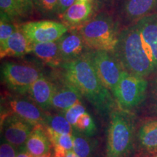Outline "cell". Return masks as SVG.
<instances>
[{"label": "cell", "mask_w": 157, "mask_h": 157, "mask_svg": "<svg viewBox=\"0 0 157 157\" xmlns=\"http://www.w3.org/2000/svg\"><path fill=\"white\" fill-rule=\"evenodd\" d=\"M58 42L63 63L77 58L90 50L77 30L67 32L58 39Z\"/></svg>", "instance_id": "cell-13"}, {"label": "cell", "mask_w": 157, "mask_h": 157, "mask_svg": "<svg viewBox=\"0 0 157 157\" xmlns=\"http://www.w3.org/2000/svg\"><path fill=\"white\" fill-rule=\"evenodd\" d=\"M108 131L106 157H125L135 140V121L128 111H113Z\"/></svg>", "instance_id": "cell-4"}, {"label": "cell", "mask_w": 157, "mask_h": 157, "mask_svg": "<svg viewBox=\"0 0 157 157\" xmlns=\"http://www.w3.org/2000/svg\"><path fill=\"white\" fill-rule=\"evenodd\" d=\"M44 126H35L24 145L25 150L33 157H37L50 151L52 143L47 132L44 130Z\"/></svg>", "instance_id": "cell-18"}, {"label": "cell", "mask_w": 157, "mask_h": 157, "mask_svg": "<svg viewBox=\"0 0 157 157\" xmlns=\"http://www.w3.org/2000/svg\"><path fill=\"white\" fill-rule=\"evenodd\" d=\"M18 26V25H17ZM32 42L19 27L7 39L5 46L0 48L1 58L6 57H22L31 52Z\"/></svg>", "instance_id": "cell-15"}, {"label": "cell", "mask_w": 157, "mask_h": 157, "mask_svg": "<svg viewBox=\"0 0 157 157\" xmlns=\"http://www.w3.org/2000/svg\"><path fill=\"white\" fill-rule=\"evenodd\" d=\"M54 157H55V156H54Z\"/></svg>", "instance_id": "cell-39"}, {"label": "cell", "mask_w": 157, "mask_h": 157, "mask_svg": "<svg viewBox=\"0 0 157 157\" xmlns=\"http://www.w3.org/2000/svg\"><path fill=\"white\" fill-rule=\"evenodd\" d=\"M31 53L52 68L59 67L63 63L59 48L58 40L55 42L32 43Z\"/></svg>", "instance_id": "cell-17"}, {"label": "cell", "mask_w": 157, "mask_h": 157, "mask_svg": "<svg viewBox=\"0 0 157 157\" xmlns=\"http://www.w3.org/2000/svg\"><path fill=\"white\" fill-rule=\"evenodd\" d=\"M95 9L91 2L76 1L65 11L60 18L68 29L76 30V29H79L83 26L94 16Z\"/></svg>", "instance_id": "cell-12"}, {"label": "cell", "mask_w": 157, "mask_h": 157, "mask_svg": "<svg viewBox=\"0 0 157 157\" xmlns=\"http://www.w3.org/2000/svg\"><path fill=\"white\" fill-rule=\"evenodd\" d=\"M34 1H35V0H33V2H34Z\"/></svg>", "instance_id": "cell-37"}, {"label": "cell", "mask_w": 157, "mask_h": 157, "mask_svg": "<svg viewBox=\"0 0 157 157\" xmlns=\"http://www.w3.org/2000/svg\"><path fill=\"white\" fill-rule=\"evenodd\" d=\"M82 95L77 88L64 80L60 87H56L51 106L66 111L76 103L82 102Z\"/></svg>", "instance_id": "cell-16"}, {"label": "cell", "mask_w": 157, "mask_h": 157, "mask_svg": "<svg viewBox=\"0 0 157 157\" xmlns=\"http://www.w3.org/2000/svg\"><path fill=\"white\" fill-rule=\"evenodd\" d=\"M2 78L7 87L21 95L28 93L31 86L43 76L42 69L30 63L5 62L1 68Z\"/></svg>", "instance_id": "cell-5"}, {"label": "cell", "mask_w": 157, "mask_h": 157, "mask_svg": "<svg viewBox=\"0 0 157 157\" xmlns=\"http://www.w3.org/2000/svg\"><path fill=\"white\" fill-rule=\"evenodd\" d=\"M86 112L85 107L84 106L82 102L76 103L75 105L71 106L65 111V117L67 119L68 122L71 124L72 127L75 125L78 119L80 117L82 113Z\"/></svg>", "instance_id": "cell-27"}, {"label": "cell", "mask_w": 157, "mask_h": 157, "mask_svg": "<svg viewBox=\"0 0 157 157\" xmlns=\"http://www.w3.org/2000/svg\"><path fill=\"white\" fill-rule=\"evenodd\" d=\"M45 129L48 132L58 135H73L74 130L65 116L60 114L48 115L44 124Z\"/></svg>", "instance_id": "cell-21"}, {"label": "cell", "mask_w": 157, "mask_h": 157, "mask_svg": "<svg viewBox=\"0 0 157 157\" xmlns=\"http://www.w3.org/2000/svg\"><path fill=\"white\" fill-rule=\"evenodd\" d=\"M59 0H35L34 5L42 16L52 17L58 15Z\"/></svg>", "instance_id": "cell-26"}, {"label": "cell", "mask_w": 157, "mask_h": 157, "mask_svg": "<svg viewBox=\"0 0 157 157\" xmlns=\"http://www.w3.org/2000/svg\"><path fill=\"white\" fill-rule=\"evenodd\" d=\"M113 52L129 73L144 77L156 71L143 48L136 23L119 32Z\"/></svg>", "instance_id": "cell-2"}, {"label": "cell", "mask_w": 157, "mask_h": 157, "mask_svg": "<svg viewBox=\"0 0 157 157\" xmlns=\"http://www.w3.org/2000/svg\"><path fill=\"white\" fill-rule=\"evenodd\" d=\"M73 127L75 132H79L87 137L95 135L96 131H97L96 125L94 122L93 117L87 111L80 116Z\"/></svg>", "instance_id": "cell-24"}, {"label": "cell", "mask_w": 157, "mask_h": 157, "mask_svg": "<svg viewBox=\"0 0 157 157\" xmlns=\"http://www.w3.org/2000/svg\"><path fill=\"white\" fill-rule=\"evenodd\" d=\"M17 151L14 146L7 141L1 143L0 146V157H16Z\"/></svg>", "instance_id": "cell-28"}, {"label": "cell", "mask_w": 157, "mask_h": 157, "mask_svg": "<svg viewBox=\"0 0 157 157\" xmlns=\"http://www.w3.org/2000/svg\"><path fill=\"white\" fill-rule=\"evenodd\" d=\"M37 157H52V153L50 151V152L47 153V154L41 155V156H37Z\"/></svg>", "instance_id": "cell-35"}, {"label": "cell", "mask_w": 157, "mask_h": 157, "mask_svg": "<svg viewBox=\"0 0 157 157\" xmlns=\"http://www.w3.org/2000/svg\"><path fill=\"white\" fill-rule=\"evenodd\" d=\"M87 52L62 64L64 80L77 88L100 115L111 114L114 111L115 101L98 76Z\"/></svg>", "instance_id": "cell-1"}, {"label": "cell", "mask_w": 157, "mask_h": 157, "mask_svg": "<svg viewBox=\"0 0 157 157\" xmlns=\"http://www.w3.org/2000/svg\"><path fill=\"white\" fill-rule=\"evenodd\" d=\"M156 157H157V156H156Z\"/></svg>", "instance_id": "cell-38"}, {"label": "cell", "mask_w": 157, "mask_h": 157, "mask_svg": "<svg viewBox=\"0 0 157 157\" xmlns=\"http://www.w3.org/2000/svg\"><path fill=\"white\" fill-rule=\"evenodd\" d=\"M0 10L13 22L27 17L29 15L17 0H0Z\"/></svg>", "instance_id": "cell-22"}, {"label": "cell", "mask_w": 157, "mask_h": 157, "mask_svg": "<svg viewBox=\"0 0 157 157\" xmlns=\"http://www.w3.org/2000/svg\"><path fill=\"white\" fill-rule=\"evenodd\" d=\"M17 25L32 43L55 42L68 31L63 23L52 20L31 21Z\"/></svg>", "instance_id": "cell-8"}, {"label": "cell", "mask_w": 157, "mask_h": 157, "mask_svg": "<svg viewBox=\"0 0 157 157\" xmlns=\"http://www.w3.org/2000/svg\"><path fill=\"white\" fill-rule=\"evenodd\" d=\"M17 24L6 15L1 14L0 17V48L5 46L7 39L17 29Z\"/></svg>", "instance_id": "cell-25"}, {"label": "cell", "mask_w": 157, "mask_h": 157, "mask_svg": "<svg viewBox=\"0 0 157 157\" xmlns=\"http://www.w3.org/2000/svg\"><path fill=\"white\" fill-rule=\"evenodd\" d=\"M112 0H93V2H91L93 4V5L95 6V7H101L102 5H108V4L111 3Z\"/></svg>", "instance_id": "cell-32"}, {"label": "cell", "mask_w": 157, "mask_h": 157, "mask_svg": "<svg viewBox=\"0 0 157 157\" xmlns=\"http://www.w3.org/2000/svg\"><path fill=\"white\" fill-rule=\"evenodd\" d=\"M148 82L144 77L124 71L113 96L121 110L129 111L138 106L146 98Z\"/></svg>", "instance_id": "cell-6"}, {"label": "cell", "mask_w": 157, "mask_h": 157, "mask_svg": "<svg viewBox=\"0 0 157 157\" xmlns=\"http://www.w3.org/2000/svg\"><path fill=\"white\" fill-rule=\"evenodd\" d=\"M78 2H93V0H76Z\"/></svg>", "instance_id": "cell-36"}, {"label": "cell", "mask_w": 157, "mask_h": 157, "mask_svg": "<svg viewBox=\"0 0 157 157\" xmlns=\"http://www.w3.org/2000/svg\"><path fill=\"white\" fill-rule=\"evenodd\" d=\"M16 157H33L29 153L25 150L24 147L21 146V149L20 151V152L17 153Z\"/></svg>", "instance_id": "cell-33"}, {"label": "cell", "mask_w": 157, "mask_h": 157, "mask_svg": "<svg viewBox=\"0 0 157 157\" xmlns=\"http://www.w3.org/2000/svg\"><path fill=\"white\" fill-rule=\"evenodd\" d=\"M17 1L21 4L29 15H32L35 10H36L33 0H17Z\"/></svg>", "instance_id": "cell-31"}, {"label": "cell", "mask_w": 157, "mask_h": 157, "mask_svg": "<svg viewBox=\"0 0 157 157\" xmlns=\"http://www.w3.org/2000/svg\"><path fill=\"white\" fill-rule=\"evenodd\" d=\"M156 6L157 0H124L122 8L127 19L137 22L151 14Z\"/></svg>", "instance_id": "cell-19"}, {"label": "cell", "mask_w": 157, "mask_h": 157, "mask_svg": "<svg viewBox=\"0 0 157 157\" xmlns=\"http://www.w3.org/2000/svg\"><path fill=\"white\" fill-rule=\"evenodd\" d=\"M87 54L102 82L113 95L124 71L119 59L114 52L106 50H90Z\"/></svg>", "instance_id": "cell-7"}, {"label": "cell", "mask_w": 157, "mask_h": 157, "mask_svg": "<svg viewBox=\"0 0 157 157\" xmlns=\"http://www.w3.org/2000/svg\"><path fill=\"white\" fill-rule=\"evenodd\" d=\"M66 157H79V156H78L73 150H71V151H68L67 152Z\"/></svg>", "instance_id": "cell-34"}, {"label": "cell", "mask_w": 157, "mask_h": 157, "mask_svg": "<svg viewBox=\"0 0 157 157\" xmlns=\"http://www.w3.org/2000/svg\"><path fill=\"white\" fill-rule=\"evenodd\" d=\"M73 151L79 157H90L94 150L95 143L89 137L75 132L74 134Z\"/></svg>", "instance_id": "cell-23"}, {"label": "cell", "mask_w": 157, "mask_h": 157, "mask_svg": "<svg viewBox=\"0 0 157 157\" xmlns=\"http://www.w3.org/2000/svg\"><path fill=\"white\" fill-rule=\"evenodd\" d=\"M151 93V101L152 111L155 113H157V77L153 82Z\"/></svg>", "instance_id": "cell-29"}, {"label": "cell", "mask_w": 157, "mask_h": 157, "mask_svg": "<svg viewBox=\"0 0 157 157\" xmlns=\"http://www.w3.org/2000/svg\"><path fill=\"white\" fill-rule=\"evenodd\" d=\"M34 126L15 114L6 116L3 122L5 140L14 146H23Z\"/></svg>", "instance_id": "cell-10"}, {"label": "cell", "mask_w": 157, "mask_h": 157, "mask_svg": "<svg viewBox=\"0 0 157 157\" xmlns=\"http://www.w3.org/2000/svg\"><path fill=\"white\" fill-rule=\"evenodd\" d=\"M76 0H59L58 8V16L61 17V15L65 13V11L74 5Z\"/></svg>", "instance_id": "cell-30"}, {"label": "cell", "mask_w": 157, "mask_h": 157, "mask_svg": "<svg viewBox=\"0 0 157 157\" xmlns=\"http://www.w3.org/2000/svg\"><path fill=\"white\" fill-rule=\"evenodd\" d=\"M135 23L145 51L157 70V14H151Z\"/></svg>", "instance_id": "cell-11"}, {"label": "cell", "mask_w": 157, "mask_h": 157, "mask_svg": "<svg viewBox=\"0 0 157 157\" xmlns=\"http://www.w3.org/2000/svg\"><path fill=\"white\" fill-rule=\"evenodd\" d=\"M56 90V84L42 76L31 86L28 94L37 105L42 110H47L51 107L52 99Z\"/></svg>", "instance_id": "cell-14"}, {"label": "cell", "mask_w": 157, "mask_h": 157, "mask_svg": "<svg viewBox=\"0 0 157 157\" xmlns=\"http://www.w3.org/2000/svg\"><path fill=\"white\" fill-rule=\"evenodd\" d=\"M6 105L10 111L7 115H16L34 127L44 126L48 115L31 98L26 99L19 96H11L7 98Z\"/></svg>", "instance_id": "cell-9"}, {"label": "cell", "mask_w": 157, "mask_h": 157, "mask_svg": "<svg viewBox=\"0 0 157 157\" xmlns=\"http://www.w3.org/2000/svg\"><path fill=\"white\" fill-rule=\"evenodd\" d=\"M90 50L114 52L119 33L113 19L106 13H100L78 29Z\"/></svg>", "instance_id": "cell-3"}, {"label": "cell", "mask_w": 157, "mask_h": 157, "mask_svg": "<svg viewBox=\"0 0 157 157\" xmlns=\"http://www.w3.org/2000/svg\"><path fill=\"white\" fill-rule=\"evenodd\" d=\"M141 147L149 153L157 152V120L143 124L138 132Z\"/></svg>", "instance_id": "cell-20"}]
</instances>
